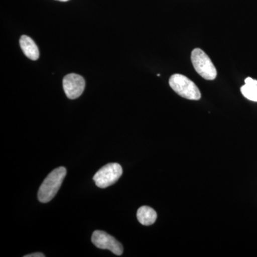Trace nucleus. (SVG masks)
I'll list each match as a JSON object with an SVG mask.
<instances>
[{"mask_svg":"<svg viewBox=\"0 0 257 257\" xmlns=\"http://www.w3.org/2000/svg\"><path fill=\"white\" fill-rule=\"evenodd\" d=\"M66 175L67 170L64 167H58L49 174L39 189L38 199L40 202H50L55 197Z\"/></svg>","mask_w":257,"mask_h":257,"instance_id":"nucleus-1","label":"nucleus"},{"mask_svg":"<svg viewBox=\"0 0 257 257\" xmlns=\"http://www.w3.org/2000/svg\"><path fill=\"white\" fill-rule=\"evenodd\" d=\"M45 254L42 253H34L31 254L26 255L25 257H45Z\"/></svg>","mask_w":257,"mask_h":257,"instance_id":"nucleus-10","label":"nucleus"},{"mask_svg":"<svg viewBox=\"0 0 257 257\" xmlns=\"http://www.w3.org/2000/svg\"><path fill=\"white\" fill-rule=\"evenodd\" d=\"M123 174V169L118 163H109L101 167L94 176L98 187L106 188L116 183Z\"/></svg>","mask_w":257,"mask_h":257,"instance_id":"nucleus-4","label":"nucleus"},{"mask_svg":"<svg viewBox=\"0 0 257 257\" xmlns=\"http://www.w3.org/2000/svg\"><path fill=\"white\" fill-rule=\"evenodd\" d=\"M241 92L248 100L257 101V81L251 77L245 79V85L241 87Z\"/></svg>","mask_w":257,"mask_h":257,"instance_id":"nucleus-9","label":"nucleus"},{"mask_svg":"<svg viewBox=\"0 0 257 257\" xmlns=\"http://www.w3.org/2000/svg\"><path fill=\"white\" fill-rule=\"evenodd\" d=\"M92 243L100 249L109 250L116 256H121L124 252L121 243L112 236L103 231H94L92 234Z\"/></svg>","mask_w":257,"mask_h":257,"instance_id":"nucleus-5","label":"nucleus"},{"mask_svg":"<svg viewBox=\"0 0 257 257\" xmlns=\"http://www.w3.org/2000/svg\"><path fill=\"white\" fill-rule=\"evenodd\" d=\"M20 45L23 53L32 60H38L40 52L35 42L27 35H23L20 39Z\"/></svg>","mask_w":257,"mask_h":257,"instance_id":"nucleus-7","label":"nucleus"},{"mask_svg":"<svg viewBox=\"0 0 257 257\" xmlns=\"http://www.w3.org/2000/svg\"><path fill=\"white\" fill-rule=\"evenodd\" d=\"M193 67L202 78L206 80H214L216 78L217 72L215 66L209 56L199 48L194 49L191 55Z\"/></svg>","mask_w":257,"mask_h":257,"instance_id":"nucleus-3","label":"nucleus"},{"mask_svg":"<svg viewBox=\"0 0 257 257\" xmlns=\"http://www.w3.org/2000/svg\"><path fill=\"white\" fill-rule=\"evenodd\" d=\"M169 84L178 95L189 100H199L201 92L197 86L182 74H175L171 76Z\"/></svg>","mask_w":257,"mask_h":257,"instance_id":"nucleus-2","label":"nucleus"},{"mask_svg":"<svg viewBox=\"0 0 257 257\" xmlns=\"http://www.w3.org/2000/svg\"><path fill=\"white\" fill-rule=\"evenodd\" d=\"M57 1L67 2V1H69V0H57Z\"/></svg>","mask_w":257,"mask_h":257,"instance_id":"nucleus-11","label":"nucleus"},{"mask_svg":"<svg viewBox=\"0 0 257 257\" xmlns=\"http://www.w3.org/2000/svg\"><path fill=\"white\" fill-rule=\"evenodd\" d=\"M85 88V80L82 76L69 74L64 77L63 89L67 97L75 99L82 95Z\"/></svg>","mask_w":257,"mask_h":257,"instance_id":"nucleus-6","label":"nucleus"},{"mask_svg":"<svg viewBox=\"0 0 257 257\" xmlns=\"http://www.w3.org/2000/svg\"><path fill=\"white\" fill-rule=\"evenodd\" d=\"M137 217L140 224L144 226H150L155 222L157 215L156 211L151 207L143 206L139 208L137 212Z\"/></svg>","mask_w":257,"mask_h":257,"instance_id":"nucleus-8","label":"nucleus"}]
</instances>
